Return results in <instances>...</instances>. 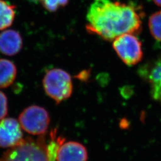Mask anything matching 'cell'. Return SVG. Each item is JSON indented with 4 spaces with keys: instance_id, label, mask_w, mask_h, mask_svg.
Listing matches in <instances>:
<instances>
[{
    "instance_id": "obj_1",
    "label": "cell",
    "mask_w": 161,
    "mask_h": 161,
    "mask_svg": "<svg viewBox=\"0 0 161 161\" xmlns=\"http://www.w3.org/2000/svg\"><path fill=\"white\" fill-rule=\"evenodd\" d=\"M142 12L134 4L113 0H93L86 14V31L106 41L142 30Z\"/></svg>"
},
{
    "instance_id": "obj_2",
    "label": "cell",
    "mask_w": 161,
    "mask_h": 161,
    "mask_svg": "<svg viewBox=\"0 0 161 161\" xmlns=\"http://www.w3.org/2000/svg\"><path fill=\"white\" fill-rule=\"evenodd\" d=\"M52 134L48 144L44 136L37 139L24 138L19 144L5 152L0 161H56L58 148L64 139L56 138V133Z\"/></svg>"
},
{
    "instance_id": "obj_3",
    "label": "cell",
    "mask_w": 161,
    "mask_h": 161,
    "mask_svg": "<svg viewBox=\"0 0 161 161\" xmlns=\"http://www.w3.org/2000/svg\"><path fill=\"white\" fill-rule=\"evenodd\" d=\"M47 95L60 103L70 97L73 86L71 76L61 69H52L47 72L42 80Z\"/></svg>"
},
{
    "instance_id": "obj_4",
    "label": "cell",
    "mask_w": 161,
    "mask_h": 161,
    "mask_svg": "<svg viewBox=\"0 0 161 161\" xmlns=\"http://www.w3.org/2000/svg\"><path fill=\"white\" fill-rule=\"evenodd\" d=\"M50 118L48 112L39 106H31L19 116V122L24 131L33 136H44L48 130Z\"/></svg>"
},
{
    "instance_id": "obj_5",
    "label": "cell",
    "mask_w": 161,
    "mask_h": 161,
    "mask_svg": "<svg viewBox=\"0 0 161 161\" xmlns=\"http://www.w3.org/2000/svg\"><path fill=\"white\" fill-rule=\"evenodd\" d=\"M113 48L121 60L129 66L137 64L143 58L142 42L134 34L118 36L114 40Z\"/></svg>"
},
{
    "instance_id": "obj_6",
    "label": "cell",
    "mask_w": 161,
    "mask_h": 161,
    "mask_svg": "<svg viewBox=\"0 0 161 161\" xmlns=\"http://www.w3.org/2000/svg\"><path fill=\"white\" fill-rule=\"evenodd\" d=\"M138 73L149 85L152 97L161 104V57L142 66Z\"/></svg>"
},
{
    "instance_id": "obj_7",
    "label": "cell",
    "mask_w": 161,
    "mask_h": 161,
    "mask_svg": "<svg viewBox=\"0 0 161 161\" xmlns=\"http://www.w3.org/2000/svg\"><path fill=\"white\" fill-rule=\"evenodd\" d=\"M23 139L19 121L12 118L0 120V147L11 148L19 144Z\"/></svg>"
},
{
    "instance_id": "obj_8",
    "label": "cell",
    "mask_w": 161,
    "mask_h": 161,
    "mask_svg": "<svg viewBox=\"0 0 161 161\" xmlns=\"http://www.w3.org/2000/svg\"><path fill=\"white\" fill-rule=\"evenodd\" d=\"M86 148L78 142L62 143L58 148L56 161H86Z\"/></svg>"
},
{
    "instance_id": "obj_9",
    "label": "cell",
    "mask_w": 161,
    "mask_h": 161,
    "mask_svg": "<svg viewBox=\"0 0 161 161\" xmlns=\"http://www.w3.org/2000/svg\"><path fill=\"white\" fill-rule=\"evenodd\" d=\"M22 46V38L16 31L8 29L0 34L1 53L9 56H14L20 52Z\"/></svg>"
},
{
    "instance_id": "obj_10",
    "label": "cell",
    "mask_w": 161,
    "mask_h": 161,
    "mask_svg": "<svg viewBox=\"0 0 161 161\" xmlns=\"http://www.w3.org/2000/svg\"><path fill=\"white\" fill-rule=\"evenodd\" d=\"M17 69L12 61L0 59V88H5L11 86L15 80Z\"/></svg>"
},
{
    "instance_id": "obj_11",
    "label": "cell",
    "mask_w": 161,
    "mask_h": 161,
    "mask_svg": "<svg viewBox=\"0 0 161 161\" xmlns=\"http://www.w3.org/2000/svg\"><path fill=\"white\" fill-rule=\"evenodd\" d=\"M16 16V7L10 3L0 0V31L12 26Z\"/></svg>"
},
{
    "instance_id": "obj_12",
    "label": "cell",
    "mask_w": 161,
    "mask_h": 161,
    "mask_svg": "<svg viewBox=\"0 0 161 161\" xmlns=\"http://www.w3.org/2000/svg\"><path fill=\"white\" fill-rule=\"evenodd\" d=\"M149 27L152 36L156 40L161 41V10L150 16Z\"/></svg>"
},
{
    "instance_id": "obj_13",
    "label": "cell",
    "mask_w": 161,
    "mask_h": 161,
    "mask_svg": "<svg viewBox=\"0 0 161 161\" xmlns=\"http://www.w3.org/2000/svg\"><path fill=\"white\" fill-rule=\"evenodd\" d=\"M69 0H38L47 10L56 12L61 7L68 5Z\"/></svg>"
},
{
    "instance_id": "obj_14",
    "label": "cell",
    "mask_w": 161,
    "mask_h": 161,
    "mask_svg": "<svg viewBox=\"0 0 161 161\" xmlns=\"http://www.w3.org/2000/svg\"><path fill=\"white\" fill-rule=\"evenodd\" d=\"M8 112L7 98L4 92L0 91V120L5 118Z\"/></svg>"
},
{
    "instance_id": "obj_15",
    "label": "cell",
    "mask_w": 161,
    "mask_h": 161,
    "mask_svg": "<svg viewBox=\"0 0 161 161\" xmlns=\"http://www.w3.org/2000/svg\"><path fill=\"white\" fill-rule=\"evenodd\" d=\"M157 6L161 7V0H153Z\"/></svg>"
},
{
    "instance_id": "obj_16",
    "label": "cell",
    "mask_w": 161,
    "mask_h": 161,
    "mask_svg": "<svg viewBox=\"0 0 161 161\" xmlns=\"http://www.w3.org/2000/svg\"><path fill=\"white\" fill-rule=\"evenodd\" d=\"M31 3H36L37 2H38V0H28Z\"/></svg>"
}]
</instances>
